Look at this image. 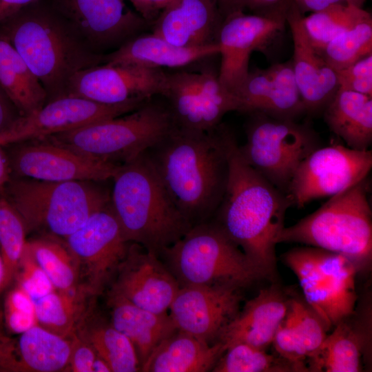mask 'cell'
<instances>
[{"mask_svg":"<svg viewBox=\"0 0 372 372\" xmlns=\"http://www.w3.org/2000/svg\"><path fill=\"white\" fill-rule=\"evenodd\" d=\"M303 14L292 2L287 14L293 42L291 61L295 80L307 114L322 113L339 89L336 72L311 45Z\"/></svg>","mask_w":372,"mask_h":372,"instance_id":"7402d4cb","label":"cell"},{"mask_svg":"<svg viewBox=\"0 0 372 372\" xmlns=\"http://www.w3.org/2000/svg\"><path fill=\"white\" fill-rule=\"evenodd\" d=\"M152 98L129 113L42 139L96 160L116 165L128 163L174 126L166 102Z\"/></svg>","mask_w":372,"mask_h":372,"instance_id":"52a82bcc","label":"cell"},{"mask_svg":"<svg viewBox=\"0 0 372 372\" xmlns=\"http://www.w3.org/2000/svg\"><path fill=\"white\" fill-rule=\"evenodd\" d=\"M162 96L174 126L192 131L209 132L221 123L227 113L239 109L234 93L221 83L218 73L209 68L166 73Z\"/></svg>","mask_w":372,"mask_h":372,"instance_id":"8fae6325","label":"cell"},{"mask_svg":"<svg viewBox=\"0 0 372 372\" xmlns=\"http://www.w3.org/2000/svg\"><path fill=\"white\" fill-rule=\"evenodd\" d=\"M286 316L311 363L317 357L327 335L326 326L306 302L298 299L289 300Z\"/></svg>","mask_w":372,"mask_h":372,"instance_id":"f35d334b","label":"cell"},{"mask_svg":"<svg viewBox=\"0 0 372 372\" xmlns=\"http://www.w3.org/2000/svg\"><path fill=\"white\" fill-rule=\"evenodd\" d=\"M110 207L125 239L158 256L192 226L174 205L145 152L112 178Z\"/></svg>","mask_w":372,"mask_h":372,"instance_id":"277c9868","label":"cell"},{"mask_svg":"<svg viewBox=\"0 0 372 372\" xmlns=\"http://www.w3.org/2000/svg\"><path fill=\"white\" fill-rule=\"evenodd\" d=\"M17 369L36 372H57L67 368L71 340L36 324L21 333Z\"/></svg>","mask_w":372,"mask_h":372,"instance_id":"4dcf8cb0","label":"cell"},{"mask_svg":"<svg viewBox=\"0 0 372 372\" xmlns=\"http://www.w3.org/2000/svg\"><path fill=\"white\" fill-rule=\"evenodd\" d=\"M240 290L229 286H180L169 316L178 330L210 343L238 313Z\"/></svg>","mask_w":372,"mask_h":372,"instance_id":"d6986e66","label":"cell"},{"mask_svg":"<svg viewBox=\"0 0 372 372\" xmlns=\"http://www.w3.org/2000/svg\"><path fill=\"white\" fill-rule=\"evenodd\" d=\"M147 100L134 99L109 105L80 96H64L46 103L32 114L21 116L9 130L0 134V145L41 139L121 116L138 108Z\"/></svg>","mask_w":372,"mask_h":372,"instance_id":"2e32d148","label":"cell"},{"mask_svg":"<svg viewBox=\"0 0 372 372\" xmlns=\"http://www.w3.org/2000/svg\"><path fill=\"white\" fill-rule=\"evenodd\" d=\"M216 0H173L152 23V33L179 47L216 43L223 21Z\"/></svg>","mask_w":372,"mask_h":372,"instance_id":"603a6c76","label":"cell"},{"mask_svg":"<svg viewBox=\"0 0 372 372\" xmlns=\"http://www.w3.org/2000/svg\"><path fill=\"white\" fill-rule=\"evenodd\" d=\"M162 255L180 286L242 289L267 277L216 223L192 226Z\"/></svg>","mask_w":372,"mask_h":372,"instance_id":"ba28073f","label":"cell"},{"mask_svg":"<svg viewBox=\"0 0 372 372\" xmlns=\"http://www.w3.org/2000/svg\"><path fill=\"white\" fill-rule=\"evenodd\" d=\"M97 355L88 342L74 335L71 340L70 369L74 372H92V365Z\"/></svg>","mask_w":372,"mask_h":372,"instance_id":"ee69618b","label":"cell"},{"mask_svg":"<svg viewBox=\"0 0 372 372\" xmlns=\"http://www.w3.org/2000/svg\"><path fill=\"white\" fill-rule=\"evenodd\" d=\"M245 127L246 142L239 145L245 161L287 194L301 162L320 146L318 133L307 123L252 112Z\"/></svg>","mask_w":372,"mask_h":372,"instance_id":"9c48e42d","label":"cell"},{"mask_svg":"<svg viewBox=\"0 0 372 372\" xmlns=\"http://www.w3.org/2000/svg\"><path fill=\"white\" fill-rule=\"evenodd\" d=\"M319 53L335 71L344 69L371 54V14L335 37Z\"/></svg>","mask_w":372,"mask_h":372,"instance_id":"8d00e7d4","label":"cell"},{"mask_svg":"<svg viewBox=\"0 0 372 372\" xmlns=\"http://www.w3.org/2000/svg\"><path fill=\"white\" fill-rule=\"evenodd\" d=\"M26 245L56 290L77 293L80 274L66 246L50 239L35 240L26 242Z\"/></svg>","mask_w":372,"mask_h":372,"instance_id":"d6a6232c","label":"cell"},{"mask_svg":"<svg viewBox=\"0 0 372 372\" xmlns=\"http://www.w3.org/2000/svg\"><path fill=\"white\" fill-rule=\"evenodd\" d=\"M165 80L166 72L161 68L104 63L76 73L67 95L103 104H121L162 96Z\"/></svg>","mask_w":372,"mask_h":372,"instance_id":"ac0fdd59","label":"cell"},{"mask_svg":"<svg viewBox=\"0 0 372 372\" xmlns=\"http://www.w3.org/2000/svg\"><path fill=\"white\" fill-rule=\"evenodd\" d=\"M3 269L2 260L0 256V288H1V282L3 280Z\"/></svg>","mask_w":372,"mask_h":372,"instance_id":"9f6ffc18","label":"cell"},{"mask_svg":"<svg viewBox=\"0 0 372 372\" xmlns=\"http://www.w3.org/2000/svg\"><path fill=\"white\" fill-rule=\"evenodd\" d=\"M39 0H0V21Z\"/></svg>","mask_w":372,"mask_h":372,"instance_id":"c3c4849f","label":"cell"},{"mask_svg":"<svg viewBox=\"0 0 372 372\" xmlns=\"http://www.w3.org/2000/svg\"><path fill=\"white\" fill-rule=\"evenodd\" d=\"M111 324L133 344L141 369L154 350L178 329L169 315L142 309L117 294L109 293Z\"/></svg>","mask_w":372,"mask_h":372,"instance_id":"4316f807","label":"cell"},{"mask_svg":"<svg viewBox=\"0 0 372 372\" xmlns=\"http://www.w3.org/2000/svg\"><path fill=\"white\" fill-rule=\"evenodd\" d=\"M245 0H216L223 19L232 14L244 11Z\"/></svg>","mask_w":372,"mask_h":372,"instance_id":"f907efd6","label":"cell"},{"mask_svg":"<svg viewBox=\"0 0 372 372\" xmlns=\"http://www.w3.org/2000/svg\"><path fill=\"white\" fill-rule=\"evenodd\" d=\"M322 113L330 130L349 147L369 149L372 143V96L339 88Z\"/></svg>","mask_w":372,"mask_h":372,"instance_id":"f1b7e54d","label":"cell"},{"mask_svg":"<svg viewBox=\"0 0 372 372\" xmlns=\"http://www.w3.org/2000/svg\"><path fill=\"white\" fill-rule=\"evenodd\" d=\"M223 344H211L177 330L165 339L141 366L145 372H205L212 371L225 352Z\"/></svg>","mask_w":372,"mask_h":372,"instance_id":"83f0119b","label":"cell"},{"mask_svg":"<svg viewBox=\"0 0 372 372\" xmlns=\"http://www.w3.org/2000/svg\"><path fill=\"white\" fill-rule=\"evenodd\" d=\"M372 167L371 150H356L340 144L318 147L297 168L287 195L292 205L332 196L366 178Z\"/></svg>","mask_w":372,"mask_h":372,"instance_id":"5bb4252c","label":"cell"},{"mask_svg":"<svg viewBox=\"0 0 372 372\" xmlns=\"http://www.w3.org/2000/svg\"><path fill=\"white\" fill-rule=\"evenodd\" d=\"M21 143L8 157L17 176L44 181L112 179L121 165L96 160L45 139Z\"/></svg>","mask_w":372,"mask_h":372,"instance_id":"e0dca14e","label":"cell"},{"mask_svg":"<svg viewBox=\"0 0 372 372\" xmlns=\"http://www.w3.org/2000/svg\"><path fill=\"white\" fill-rule=\"evenodd\" d=\"M371 313L353 312L339 322L327 335L316 359L310 363L314 371L359 372L371 343Z\"/></svg>","mask_w":372,"mask_h":372,"instance_id":"d4e9b609","label":"cell"},{"mask_svg":"<svg viewBox=\"0 0 372 372\" xmlns=\"http://www.w3.org/2000/svg\"><path fill=\"white\" fill-rule=\"evenodd\" d=\"M76 296L55 289L33 301L37 324L63 338L74 333L81 313Z\"/></svg>","mask_w":372,"mask_h":372,"instance_id":"74e56055","label":"cell"},{"mask_svg":"<svg viewBox=\"0 0 372 372\" xmlns=\"http://www.w3.org/2000/svg\"><path fill=\"white\" fill-rule=\"evenodd\" d=\"M301 13L315 12L336 4L347 3L346 0H293Z\"/></svg>","mask_w":372,"mask_h":372,"instance_id":"7dc6e473","label":"cell"},{"mask_svg":"<svg viewBox=\"0 0 372 372\" xmlns=\"http://www.w3.org/2000/svg\"><path fill=\"white\" fill-rule=\"evenodd\" d=\"M366 0H346V3L353 5L358 8H362Z\"/></svg>","mask_w":372,"mask_h":372,"instance_id":"11a10c76","label":"cell"},{"mask_svg":"<svg viewBox=\"0 0 372 372\" xmlns=\"http://www.w3.org/2000/svg\"><path fill=\"white\" fill-rule=\"evenodd\" d=\"M26 228L12 205L0 196V256L3 276L0 290L6 287L17 276L25 245Z\"/></svg>","mask_w":372,"mask_h":372,"instance_id":"d590c367","label":"cell"},{"mask_svg":"<svg viewBox=\"0 0 372 372\" xmlns=\"http://www.w3.org/2000/svg\"><path fill=\"white\" fill-rule=\"evenodd\" d=\"M366 178L330 197L318 209L279 232L276 243L298 242L340 254L358 271L372 260V212Z\"/></svg>","mask_w":372,"mask_h":372,"instance_id":"5b68a950","label":"cell"},{"mask_svg":"<svg viewBox=\"0 0 372 372\" xmlns=\"http://www.w3.org/2000/svg\"><path fill=\"white\" fill-rule=\"evenodd\" d=\"M1 322V315H0ZM8 341L6 340L0 336V369H3V364L5 361V356L6 352V348Z\"/></svg>","mask_w":372,"mask_h":372,"instance_id":"db71d44e","label":"cell"},{"mask_svg":"<svg viewBox=\"0 0 372 372\" xmlns=\"http://www.w3.org/2000/svg\"><path fill=\"white\" fill-rule=\"evenodd\" d=\"M0 84L22 116L36 112L48 102L47 93L39 79L1 33Z\"/></svg>","mask_w":372,"mask_h":372,"instance_id":"f546056e","label":"cell"},{"mask_svg":"<svg viewBox=\"0 0 372 372\" xmlns=\"http://www.w3.org/2000/svg\"><path fill=\"white\" fill-rule=\"evenodd\" d=\"M216 43L179 47L154 33H141L104 54L103 64H135L150 68L183 67L218 54Z\"/></svg>","mask_w":372,"mask_h":372,"instance_id":"484cf974","label":"cell"},{"mask_svg":"<svg viewBox=\"0 0 372 372\" xmlns=\"http://www.w3.org/2000/svg\"><path fill=\"white\" fill-rule=\"evenodd\" d=\"M6 320L8 327L17 333H22L37 324L34 302L19 287L7 298Z\"/></svg>","mask_w":372,"mask_h":372,"instance_id":"60d3db41","label":"cell"},{"mask_svg":"<svg viewBox=\"0 0 372 372\" xmlns=\"http://www.w3.org/2000/svg\"><path fill=\"white\" fill-rule=\"evenodd\" d=\"M21 217L26 231L65 238L110 203V194L93 181H44L10 178L3 196Z\"/></svg>","mask_w":372,"mask_h":372,"instance_id":"8992f818","label":"cell"},{"mask_svg":"<svg viewBox=\"0 0 372 372\" xmlns=\"http://www.w3.org/2000/svg\"><path fill=\"white\" fill-rule=\"evenodd\" d=\"M97 54L111 52L151 25L124 0H43Z\"/></svg>","mask_w":372,"mask_h":372,"instance_id":"4fadbf2b","label":"cell"},{"mask_svg":"<svg viewBox=\"0 0 372 372\" xmlns=\"http://www.w3.org/2000/svg\"><path fill=\"white\" fill-rule=\"evenodd\" d=\"M271 344L279 356L300 366L303 371H309L304 364L308 359L307 353L287 316L279 324Z\"/></svg>","mask_w":372,"mask_h":372,"instance_id":"b9f144b4","label":"cell"},{"mask_svg":"<svg viewBox=\"0 0 372 372\" xmlns=\"http://www.w3.org/2000/svg\"><path fill=\"white\" fill-rule=\"evenodd\" d=\"M335 72L339 88L372 96V54Z\"/></svg>","mask_w":372,"mask_h":372,"instance_id":"7bdbcfd3","label":"cell"},{"mask_svg":"<svg viewBox=\"0 0 372 372\" xmlns=\"http://www.w3.org/2000/svg\"><path fill=\"white\" fill-rule=\"evenodd\" d=\"M0 33L39 79L48 102L67 96L76 73L103 64L104 54L92 50L43 0L0 21Z\"/></svg>","mask_w":372,"mask_h":372,"instance_id":"3957f363","label":"cell"},{"mask_svg":"<svg viewBox=\"0 0 372 372\" xmlns=\"http://www.w3.org/2000/svg\"><path fill=\"white\" fill-rule=\"evenodd\" d=\"M370 14L362 8L336 4L303 17V25L313 48L320 52L335 37Z\"/></svg>","mask_w":372,"mask_h":372,"instance_id":"836d02e7","label":"cell"},{"mask_svg":"<svg viewBox=\"0 0 372 372\" xmlns=\"http://www.w3.org/2000/svg\"><path fill=\"white\" fill-rule=\"evenodd\" d=\"M19 270H20L19 287L33 301L55 290L46 273L34 259L26 243L21 258Z\"/></svg>","mask_w":372,"mask_h":372,"instance_id":"ab89813d","label":"cell"},{"mask_svg":"<svg viewBox=\"0 0 372 372\" xmlns=\"http://www.w3.org/2000/svg\"><path fill=\"white\" fill-rule=\"evenodd\" d=\"M220 124L209 132L174 127L145 154L192 226L206 222L223 197L228 163Z\"/></svg>","mask_w":372,"mask_h":372,"instance_id":"7a4b0ae2","label":"cell"},{"mask_svg":"<svg viewBox=\"0 0 372 372\" xmlns=\"http://www.w3.org/2000/svg\"><path fill=\"white\" fill-rule=\"evenodd\" d=\"M0 145V196H3L4 189L11 178V171L7 156Z\"/></svg>","mask_w":372,"mask_h":372,"instance_id":"816d5d0a","label":"cell"},{"mask_svg":"<svg viewBox=\"0 0 372 372\" xmlns=\"http://www.w3.org/2000/svg\"><path fill=\"white\" fill-rule=\"evenodd\" d=\"M234 93L242 113L261 112L291 120L306 113L291 61L249 72Z\"/></svg>","mask_w":372,"mask_h":372,"instance_id":"44dd1931","label":"cell"},{"mask_svg":"<svg viewBox=\"0 0 372 372\" xmlns=\"http://www.w3.org/2000/svg\"><path fill=\"white\" fill-rule=\"evenodd\" d=\"M293 1L251 14L238 12L223 19L216 37L221 56L218 78L234 92L249 73L254 51H264L285 30Z\"/></svg>","mask_w":372,"mask_h":372,"instance_id":"7c38bea8","label":"cell"},{"mask_svg":"<svg viewBox=\"0 0 372 372\" xmlns=\"http://www.w3.org/2000/svg\"><path fill=\"white\" fill-rule=\"evenodd\" d=\"M79 336L93 347L112 372H136L140 361L132 342L112 324H94L79 333Z\"/></svg>","mask_w":372,"mask_h":372,"instance_id":"1f68e13d","label":"cell"},{"mask_svg":"<svg viewBox=\"0 0 372 372\" xmlns=\"http://www.w3.org/2000/svg\"><path fill=\"white\" fill-rule=\"evenodd\" d=\"M291 1H293V0H245L244 9H248L254 13H256Z\"/></svg>","mask_w":372,"mask_h":372,"instance_id":"681fc988","label":"cell"},{"mask_svg":"<svg viewBox=\"0 0 372 372\" xmlns=\"http://www.w3.org/2000/svg\"><path fill=\"white\" fill-rule=\"evenodd\" d=\"M228 163L225 191L215 222L267 277L276 269V238L284 226L289 197L243 158L233 132L219 125Z\"/></svg>","mask_w":372,"mask_h":372,"instance_id":"6da1fadb","label":"cell"},{"mask_svg":"<svg viewBox=\"0 0 372 372\" xmlns=\"http://www.w3.org/2000/svg\"><path fill=\"white\" fill-rule=\"evenodd\" d=\"M92 372H112V371L107 363L97 355L92 365Z\"/></svg>","mask_w":372,"mask_h":372,"instance_id":"f5cc1de1","label":"cell"},{"mask_svg":"<svg viewBox=\"0 0 372 372\" xmlns=\"http://www.w3.org/2000/svg\"><path fill=\"white\" fill-rule=\"evenodd\" d=\"M214 372L303 371L282 357L267 353L265 349L245 343L228 347L216 362Z\"/></svg>","mask_w":372,"mask_h":372,"instance_id":"e575fe53","label":"cell"},{"mask_svg":"<svg viewBox=\"0 0 372 372\" xmlns=\"http://www.w3.org/2000/svg\"><path fill=\"white\" fill-rule=\"evenodd\" d=\"M110 292L152 312L165 313L180 284L158 256L130 242Z\"/></svg>","mask_w":372,"mask_h":372,"instance_id":"ffe728a7","label":"cell"},{"mask_svg":"<svg viewBox=\"0 0 372 372\" xmlns=\"http://www.w3.org/2000/svg\"><path fill=\"white\" fill-rule=\"evenodd\" d=\"M130 1L135 11L151 25L173 0H124Z\"/></svg>","mask_w":372,"mask_h":372,"instance_id":"f6af8a7d","label":"cell"},{"mask_svg":"<svg viewBox=\"0 0 372 372\" xmlns=\"http://www.w3.org/2000/svg\"><path fill=\"white\" fill-rule=\"evenodd\" d=\"M288 304L289 300L277 287L260 290L225 326L218 342L225 350L236 343L266 349L287 314Z\"/></svg>","mask_w":372,"mask_h":372,"instance_id":"cb8c5ba5","label":"cell"},{"mask_svg":"<svg viewBox=\"0 0 372 372\" xmlns=\"http://www.w3.org/2000/svg\"><path fill=\"white\" fill-rule=\"evenodd\" d=\"M21 116L0 84V134L9 130Z\"/></svg>","mask_w":372,"mask_h":372,"instance_id":"bcb514c9","label":"cell"},{"mask_svg":"<svg viewBox=\"0 0 372 372\" xmlns=\"http://www.w3.org/2000/svg\"><path fill=\"white\" fill-rule=\"evenodd\" d=\"M282 260L296 275L305 302L322 320L327 330L355 310L358 271L347 258L315 247L286 252Z\"/></svg>","mask_w":372,"mask_h":372,"instance_id":"30bf717a","label":"cell"},{"mask_svg":"<svg viewBox=\"0 0 372 372\" xmlns=\"http://www.w3.org/2000/svg\"><path fill=\"white\" fill-rule=\"evenodd\" d=\"M65 239L79 274L87 279V290L90 293L101 292L113 278L130 244L110 205L93 214Z\"/></svg>","mask_w":372,"mask_h":372,"instance_id":"9a60e30c","label":"cell"}]
</instances>
